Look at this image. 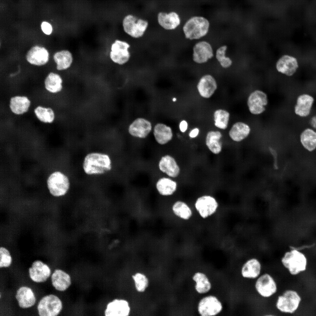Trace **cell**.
Instances as JSON below:
<instances>
[{
  "instance_id": "cell-1",
  "label": "cell",
  "mask_w": 316,
  "mask_h": 316,
  "mask_svg": "<svg viewBox=\"0 0 316 316\" xmlns=\"http://www.w3.org/2000/svg\"><path fill=\"white\" fill-rule=\"evenodd\" d=\"M82 167L84 173L87 176H101L111 171L112 161L110 155L107 153L91 152L85 155Z\"/></svg>"
},
{
  "instance_id": "cell-2",
  "label": "cell",
  "mask_w": 316,
  "mask_h": 316,
  "mask_svg": "<svg viewBox=\"0 0 316 316\" xmlns=\"http://www.w3.org/2000/svg\"><path fill=\"white\" fill-rule=\"evenodd\" d=\"M210 24L204 17L194 16L189 19L184 24L183 31L185 37L191 40H198L208 34Z\"/></svg>"
},
{
  "instance_id": "cell-3",
  "label": "cell",
  "mask_w": 316,
  "mask_h": 316,
  "mask_svg": "<svg viewBox=\"0 0 316 316\" xmlns=\"http://www.w3.org/2000/svg\"><path fill=\"white\" fill-rule=\"evenodd\" d=\"M281 263L290 274L296 275L305 271L307 265L306 257L296 249L286 252L281 257Z\"/></svg>"
},
{
  "instance_id": "cell-4",
  "label": "cell",
  "mask_w": 316,
  "mask_h": 316,
  "mask_svg": "<svg viewBox=\"0 0 316 316\" xmlns=\"http://www.w3.org/2000/svg\"><path fill=\"white\" fill-rule=\"evenodd\" d=\"M301 298L295 290L288 289L276 297L274 306L276 310L284 314H293L298 309Z\"/></svg>"
},
{
  "instance_id": "cell-5",
  "label": "cell",
  "mask_w": 316,
  "mask_h": 316,
  "mask_svg": "<svg viewBox=\"0 0 316 316\" xmlns=\"http://www.w3.org/2000/svg\"><path fill=\"white\" fill-rule=\"evenodd\" d=\"M254 287L257 294L264 299H268L276 295L279 286L273 275L268 272H263L254 280Z\"/></svg>"
},
{
  "instance_id": "cell-6",
  "label": "cell",
  "mask_w": 316,
  "mask_h": 316,
  "mask_svg": "<svg viewBox=\"0 0 316 316\" xmlns=\"http://www.w3.org/2000/svg\"><path fill=\"white\" fill-rule=\"evenodd\" d=\"M315 101L312 94L303 92L298 94L293 107L294 114L300 118H308L313 113Z\"/></svg>"
},
{
  "instance_id": "cell-7",
  "label": "cell",
  "mask_w": 316,
  "mask_h": 316,
  "mask_svg": "<svg viewBox=\"0 0 316 316\" xmlns=\"http://www.w3.org/2000/svg\"><path fill=\"white\" fill-rule=\"evenodd\" d=\"M148 25V22L131 15L126 16L123 20V26L125 32L134 39L142 37Z\"/></svg>"
},
{
  "instance_id": "cell-8",
  "label": "cell",
  "mask_w": 316,
  "mask_h": 316,
  "mask_svg": "<svg viewBox=\"0 0 316 316\" xmlns=\"http://www.w3.org/2000/svg\"><path fill=\"white\" fill-rule=\"evenodd\" d=\"M47 184L50 193L55 196L65 195L71 186L68 177L60 171H56L51 174L48 179Z\"/></svg>"
},
{
  "instance_id": "cell-9",
  "label": "cell",
  "mask_w": 316,
  "mask_h": 316,
  "mask_svg": "<svg viewBox=\"0 0 316 316\" xmlns=\"http://www.w3.org/2000/svg\"><path fill=\"white\" fill-rule=\"evenodd\" d=\"M63 308L62 303L57 296L50 294L43 297L38 303L37 308L40 316H56Z\"/></svg>"
},
{
  "instance_id": "cell-10",
  "label": "cell",
  "mask_w": 316,
  "mask_h": 316,
  "mask_svg": "<svg viewBox=\"0 0 316 316\" xmlns=\"http://www.w3.org/2000/svg\"><path fill=\"white\" fill-rule=\"evenodd\" d=\"M130 44L127 42L116 40L111 44L110 57L114 63L123 65L129 60L130 54L129 51Z\"/></svg>"
},
{
  "instance_id": "cell-11",
  "label": "cell",
  "mask_w": 316,
  "mask_h": 316,
  "mask_svg": "<svg viewBox=\"0 0 316 316\" xmlns=\"http://www.w3.org/2000/svg\"><path fill=\"white\" fill-rule=\"evenodd\" d=\"M214 56L212 47L207 41L200 40L196 43L193 47L192 58L193 61L196 63H206Z\"/></svg>"
},
{
  "instance_id": "cell-12",
  "label": "cell",
  "mask_w": 316,
  "mask_h": 316,
  "mask_svg": "<svg viewBox=\"0 0 316 316\" xmlns=\"http://www.w3.org/2000/svg\"><path fill=\"white\" fill-rule=\"evenodd\" d=\"M268 103L267 94L262 91L256 90L250 94L247 104L250 112L253 115H259L265 110Z\"/></svg>"
},
{
  "instance_id": "cell-13",
  "label": "cell",
  "mask_w": 316,
  "mask_h": 316,
  "mask_svg": "<svg viewBox=\"0 0 316 316\" xmlns=\"http://www.w3.org/2000/svg\"><path fill=\"white\" fill-rule=\"evenodd\" d=\"M223 309L221 302L216 296L209 295L202 298L198 305V311L202 316H212L217 315Z\"/></svg>"
},
{
  "instance_id": "cell-14",
  "label": "cell",
  "mask_w": 316,
  "mask_h": 316,
  "mask_svg": "<svg viewBox=\"0 0 316 316\" xmlns=\"http://www.w3.org/2000/svg\"><path fill=\"white\" fill-rule=\"evenodd\" d=\"M262 262L256 257L249 258L241 265L240 273L243 278L255 280L262 273Z\"/></svg>"
},
{
  "instance_id": "cell-15",
  "label": "cell",
  "mask_w": 316,
  "mask_h": 316,
  "mask_svg": "<svg viewBox=\"0 0 316 316\" xmlns=\"http://www.w3.org/2000/svg\"><path fill=\"white\" fill-rule=\"evenodd\" d=\"M195 205L200 216L205 219L212 215L216 212L218 204L214 197L205 195L197 199Z\"/></svg>"
},
{
  "instance_id": "cell-16",
  "label": "cell",
  "mask_w": 316,
  "mask_h": 316,
  "mask_svg": "<svg viewBox=\"0 0 316 316\" xmlns=\"http://www.w3.org/2000/svg\"><path fill=\"white\" fill-rule=\"evenodd\" d=\"M159 170L171 178L177 177L181 169L175 159L169 154H166L160 159L158 164Z\"/></svg>"
},
{
  "instance_id": "cell-17",
  "label": "cell",
  "mask_w": 316,
  "mask_h": 316,
  "mask_svg": "<svg viewBox=\"0 0 316 316\" xmlns=\"http://www.w3.org/2000/svg\"><path fill=\"white\" fill-rule=\"evenodd\" d=\"M197 87L202 97L209 98L212 96L217 90V85L216 79L213 75L206 74L200 78Z\"/></svg>"
},
{
  "instance_id": "cell-18",
  "label": "cell",
  "mask_w": 316,
  "mask_h": 316,
  "mask_svg": "<svg viewBox=\"0 0 316 316\" xmlns=\"http://www.w3.org/2000/svg\"><path fill=\"white\" fill-rule=\"evenodd\" d=\"M30 276L34 281L43 282L50 276L51 270L49 267L42 261L37 260L34 262L29 269Z\"/></svg>"
},
{
  "instance_id": "cell-19",
  "label": "cell",
  "mask_w": 316,
  "mask_h": 316,
  "mask_svg": "<svg viewBox=\"0 0 316 316\" xmlns=\"http://www.w3.org/2000/svg\"><path fill=\"white\" fill-rule=\"evenodd\" d=\"M130 308L128 302L122 299H115L109 303L104 311L106 316H127L129 315Z\"/></svg>"
},
{
  "instance_id": "cell-20",
  "label": "cell",
  "mask_w": 316,
  "mask_h": 316,
  "mask_svg": "<svg viewBox=\"0 0 316 316\" xmlns=\"http://www.w3.org/2000/svg\"><path fill=\"white\" fill-rule=\"evenodd\" d=\"M27 61L30 64L40 66L46 63L49 60V53L44 47L37 45L32 47L26 55Z\"/></svg>"
},
{
  "instance_id": "cell-21",
  "label": "cell",
  "mask_w": 316,
  "mask_h": 316,
  "mask_svg": "<svg viewBox=\"0 0 316 316\" xmlns=\"http://www.w3.org/2000/svg\"><path fill=\"white\" fill-rule=\"evenodd\" d=\"M276 67L279 72L290 76L296 72L298 65L296 58L285 55L282 56L277 61Z\"/></svg>"
},
{
  "instance_id": "cell-22",
  "label": "cell",
  "mask_w": 316,
  "mask_h": 316,
  "mask_svg": "<svg viewBox=\"0 0 316 316\" xmlns=\"http://www.w3.org/2000/svg\"><path fill=\"white\" fill-rule=\"evenodd\" d=\"M152 129L150 122L142 118L134 120L130 125L128 128L129 133L132 136L139 138H146Z\"/></svg>"
},
{
  "instance_id": "cell-23",
  "label": "cell",
  "mask_w": 316,
  "mask_h": 316,
  "mask_svg": "<svg viewBox=\"0 0 316 316\" xmlns=\"http://www.w3.org/2000/svg\"><path fill=\"white\" fill-rule=\"evenodd\" d=\"M31 104V101L27 97L16 95L10 98L9 107L14 114L21 115L28 111Z\"/></svg>"
},
{
  "instance_id": "cell-24",
  "label": "cell",
  "mask_w": 316,
  "mask_h": 316,
  "mask_svg": "<svg viewBox=\"0 0 316 316\" xmlns=\"http://www.w3.org/2000/svg\"><path fill=\"white\" fill-rule=\"evenodd\" d=\"M157 20L159 25L166 30H173L176 29L181 23L178 15L174 12L168 13L159 12L157 15Z\"/></svg>"
},
{
  "instance_id": "cell-25",
  "label": "cell",
  "mask_w": 316,
  "mask_h": 316,
  "mask_svg": "<svg viewBox=\"0 0 316 316\" xmlns=\"http://www.w3.org/2000/svg\"><path fill=\"white\" fill-rule=\"evenodd\" d=\"M16 298L19 306L23 308L32 307L36 301L35 297L32 290L26 286H22L17 290Z\"/></svg>"
},
{
  "instance_id": "cell-26",
  "label": "cell",
  "mask_w": 316,
  "mask_h": 316,
  "mask_svg": "<svg viewBox=\"0 0 316 316\" xmlns=\"http://www.w3.org/2000/svg\"><path fill=\"white\" fill-rule=\"evenodd\" d=\"M52 284L58 291H63L67 290L71 284L70 275L60 269L55 270L51 276Z\"/></svg>"
},
{
  "instance_id": "cell-27",
  "label": "cell",
  "mask_w": 316,
  "mask_h": 316,
  "mask_svg": "<svg viewBox=\"0 0 316 316\" xmlns=\"http://www.w3.org/2000/svg\"><path fill=\"white\" fill-rule=\"evenodd\" d=\"M299 139L303 146L311 152L316 148V130L309 126L301 130Z\"/></svg>"
},
{
  "instance_id": "cell-28",
  "label": "cell",
  "mask_w": 316,
  "mask_h": 316,
  "mask_svg": "<svg viewBox=\"0 0 316 316\" xmlns=\"http://www.w3.org/2000/svg\"><path fill=\"white\" fill-rule=\"evenodd\" d=\"M176 182L171 178L162 177L159 178L155 184L156 189L161 195L168 196L173 195L176 190Z\"/></svg>"
},
{
  "instance_id": "cell-29",
  "label": "cell",
  "mask_w": 316,
  "mask_h": 316,
  "mask_svg": "<svg viewBox=\"0 0 316 316\" xmlns=\"http://www.w3.org/2000/svg\"><path fill=\"white\" fill-rule=\"evenodd\" d=\"M222 136L219 131H210L207 134L206 145L209 150L214 154H219L222 150V145L220 141Z\"/></svg>"
},
{
  "instance_id": "cell-30",
  "label": "cell",
  "mask_w": 316,
  "mask_h": 316,
  "mask_svg": "<svg viewBox=\"0 0 316 316\" xmlns=\"http://www.w3.org/2000/svg\"><path fill=\"white\" fill-rule=\"evenodd\" d=\"M251 130L249 126L242 122H238L234 123L229 131V135L234 141L239 142L246 138L249 134Z\"/></svg>"
},
{
  "instance_id": "cell-31",
  "label": "cell",
  "mask_w": 316,
  "mask_h": 316,
  "mask_svg": "<svg viewBox=\"0 0 316 316\" xmlns=\"http://www.w3.org/2000/svg\"><path fill=\"white\" fill-rule=\"evenodd\" d=\"M153 134L156 141L159 144L164 145L171 141L173 134L171 128L161 123L154 126Z\"/></svg>"
},
{
  "instance_id": "cell-32",
  "label": "cell",
  "mask_w": 316,
  "mask_h": 316,
  "mask_svg": "<svg viewBox=\"0 0 316 316\" xmlns=\"http://www.w3.org/2000/svg\"><path fill=\"white\" fill-rule=\"evenodd\" d=\"M62 80L59 75L51 73L45 80V87L49 92L56 94L61 90L62 89Z\"/></svg>"
},
{
  "instance_id": "cell-33",
  "label": "cell",
  "mask_w": 316,
  "mask_h": 316,
  "mask_svg": "<svg viewBox=\"0 0 316 316\" xmlns=\"http://www.w3.org/2000/svg\"><path fill=\"white\" fill-rule=\"evenodd\" d=\"M54 60L56 63L58 70H66L71 66L73 61L71 53L67 50H63L56 53L54 55Z\"/></svg>"
},
{
  "instance_id": "cell-34",
  "label": "cell",
  "mask_w": 316,
  "mask_h": 316,
  "mask_svg": "<svg viewBox=\"0 0 316 316\" xmlns=\"http://www.w3.org/2000/svg\"><path fill=\"white\" fill-rule=\"evenodd\" d=\"M193 279L195 282V288L200 294L208 292L211 288V284L207 276L201 272L195 273L193 276Z\"/></svg>"
},
{
  "instance_id": "cell-35",
  "label": "cell",
  "mask_w": 316,
  "mask_h": 316,
  "mask_svg": "<svg viewBox=\"0 0 316 316\" xmlns=\"http://www.w3.org/2000/svg\"><path fill=\"white\" fill-rule=\"evenodd\" d=\"M34 112L37 119L42 123H51L54 120L55 113L50 107L38 106L34 109Z\"/></svg>"
},
{
  "instance_id": "cell-36",
  "label": "cell",
  "mask_w": 316,
  "mask_h": 316,
  "mask_svg": "<svg viewBox=\"0 0 316 316\" xmlns=\"http://www.w3.org/2000/svg\"><path fill=\"white\" fill-rule=\"evenodd\" d=\"M172 209L175 215L184 220L189 219L192 215L190 208L185 202L181 201L176 202L173 205Z\"/></svg>"
},
{
  "instance_id": "cell-37",
  "label": "cell",
  "mask_w": 316,
  "mask_h": 316,
  "mask_svg": "<svg viewBox=\"0 0 316 316\" xmlns=\"http://www.w3.org/2000/svg\"><path fill=\"white\" fill-rule=\"evenodd\" d=\"M230 114L227 111L218 109L214 113V124L217 128L223 130L228 127L230 118Z\"/></svg>"
},
{
  "instance_id": "cell-38",
  "label": "cell",
  "mask_w": 316,
  "mask_h": 316,
  "mask_svg": "<svg viewBox=\"0 0 316 316\" xmlns=\"http://www.w3.org/2000/svg\"><path fill=\"white\" fill-rule=\"evenodd\" d=\"M227 49L226 45H222L217 49L215 53L216 59L220 66L224 68H229L232 63L231 59L226 55Z\"/></svg>"
},
{
  "instance_id": "cell-39",
  "label": "cell",
  "mask_w": 316,
  "mask_h": 316,
  "mask_svg": "<svg viewBox=\"0 0 316 316\" xmlns=\"http://www.w3.org/2000/svg\"><path fill=\"white\" fill-rule=\"evenodd\" d=\"M132 278L136 290L139 292H144L149 285V280L147 276L141 272L133 274Z\"/></svg>"
},
{
  "instance_id": "cell-40",
  "label": "cell",
  "mask_w": 316,
  "mask_h": 316,
  "mask_svg": "<svg viewBox=\"0 0 316 316\" xmlns=\"http://www.w3.org/2000/svg\"><path fill=\"white\" fill-rule=\"evenodd\" d=\"M12 259L9 251L6 248H0V267H8L11 264Z\"/></svg>"
},
{
  "instance_id": "cell-41",
  "label": "cell",
  "mask_w": 316,
  "mask_h": 316,
  "mask_svg": "<svg viewBox=\"0 0 316 316\" xmlns=\"http://www.w3.org/2000/svg\"><path fill=\"white\" fill-rule=\"evenodd\" d=\"M41 28L43 32L45 34L49 35L52 31V27L51 25L49 23L44 21L42 23Z\"/></svg>"
},
{
  "instance_id": "cell-42",
  "label": "cell",
  "mask_w": 316,
  "mask_h": 316,
  "mask_svg": "<svg viewBox=\"0 0 316 316\" xmlns=\"http://www.w3.org/2000/svg\"><path fill=\"white\" fill-rule=\"evenodd\" d=\"M308 118V126L316 130V113H312Z\"/></svg>"
},
{
  "instance_id": "cell-43",
  "label": "cell",
  "mask_w": 316,
  "mask_h": 316,
  "mask_svg": "<svg viewBox=\"0 0 316 316\" xmlns=\"http://www.w3.org/2000/svg\"><path fill=\"white\" fill-rule=\"evenodd\" d=\"M188 126V124L187 121L183 120L180 122L179 124L180 130L182 132H185L187 130Z\"/></svg>"
},
{
  "instance_id": "cell-44",
  "label": "cell",
  "mask_w": 316,
  "mask_h": 316,
  "mask_svg": "<svg viewBox=\"0 0 316 316\" xmlns=\"http://www.w3.org/2000/svg\"><path fill=\"white\" fill-rule=\"evenodd\" d=\"M199 132V130L198 128H195L191 130L190 132L189 136L191 138H195L197 136Z\"/></svg>"
},
{
  "instance_id": "cell-45",
  "label": "cell",
  "mask_w": 316,
  "mask_h": 316,
  "mask_svg": "<svg viewBox=\"0 0 316 316\" xmlns=\"http://www.w3.org/2000/svg\"><path fill=\"white\" fill-rule=\"evenodd\" d=\"M176 98H174L172 99V100H173V102H175V101H176Z\"/></svg>"
}]
</instances>
